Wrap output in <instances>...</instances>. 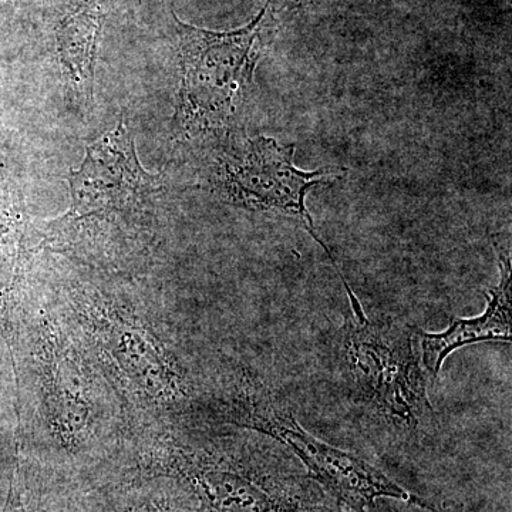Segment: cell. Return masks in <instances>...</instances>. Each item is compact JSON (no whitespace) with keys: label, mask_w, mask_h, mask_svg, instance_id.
Masks as SVG:
<instances>
[{"label":"cell","mask_w":512,"mask_h":512,"mask_svg":"<svg viewBox=\"0 0 512 512\" xmlns=\"http://www.w3.org/2000/svg\"><path fill=\"white\" fill-rule=\"evenodd\" d=\"M134 477L170 481L192 512H343L285 453L245 440L160 436Z\"/></svg>","instance_id":"1"},{"label":"cell","mask_w":512,"mask_h":512,"mask_svg":"<svg viewBox=\"0 0 512 512\" xmlns=\"http://www.w3.org/2000/svg\"><path fill=\"white\" fill-rule=\"evenodd\" d=\"M161 177L140 164L130 128L119 126L87 144L70 174L69 211L47 222L42 245L93 264L116 266L140 256L156 232Z\"/></svg>","instance_id":"2"},{"label":"cell","mask_w":512,"mask_h":512,"mask_svg":"<svg viewBox=\"0 0 512 512\" xmlns=\"http://www.w3.org/2000/svg\"><path fill=\"white\" fill-rule=\"evenodd\" d=\"M69 305L74 322L131 413L165 421L188 409L190 377L150 319L92 286L70 289Z\"/></svg>","instance_id":"3"},{"label":"cell","mask_w":512,"mask_h":512,"mask_svg":"<svg viewBox=\"0 0 512 512\" xmlns=\"http://www.w3.org/2000/svg\"><path fill=\"white\" fill-rule=\"evenodd\" d=\"M217 413L225 423L265 434L288 448L340 507L365 512L379 498L416 501L426 507L379 468L303 429L284 397L251 370H239L218 399Z\"/></svg>","instance_id":"4"},{"label":"cell","mask_w":512,"mask_h":512,"mask_svg":"<svg viewBox=\"0 0 512 512\" xmlns=\"http://www.w3.org/2000/svg\"><path fill=\"white\" fill-rule=\"evenodd\" d=\"M414 340L416 330L393 320L353 316L338 346L339 372L353 402L404 433L419 430L433 413Z\"/></svg>","instance_id":"5"},{"label":"cell","mask_w":512,"mask_h":512,"mask_svg":"<svg viewBox=\"0 0 512 512\" xmlns=\"http://www.w3.org/2000/svg\"><path fill=\"white\" fill-rule=\"evenodd\" d=\"M173 16L180 37L178 123L190 136L218 133L247 100L271 29V6L266 3L247 26L228 32L195 28Z\"/></svg>","instance_id":"6"},{"label":"cell","mask_w":512,"mask_h":512,"mask_svg":"<svg viewBox=\"0 0 512 512\" xmlns=\"http://www.w3.org/2000/svg\"><path fill=\"white\" fill-rule=\"evenodd\" d=\"M295 146L275 138L255 137L229 143L215 161L212 183L225 200L237 207L279 215L301 225L323 248L335 269V256L316 234L306 197L312 188L338 180L343 168L302 171L293 164Z\"/></svg>","instance_id":"7"},{"label":"cell","mask_w":512,"mask_h":512,"mask_svg":"<svg viewBox=\"0 0 512 512\" xmlns=\"http://www.w3.org/2000/svg\"><path fill=\"white\" fill-rule=\"evenodd\" d=\"M35 362L50 434L66 453H83L99 427V384L80 346L52 316L36 330Z\"/></svg>","instance_id":"8"},{"label":"cell","mask_w":512,"mask_h":512,"mask_svg":"<svg viewBox=\"0 0 512 512\" xmlns=\"http://www.w3.org/2000/svg\"><path fill=\"white\" fill-rule=\"evenodd\" d=\"M500 282L488 293L487 309L473 319H453L441 333L416 330L423 369L431 379L440 375L444 360L454 350L481 342H511V255L498 251Z\"/></svg>","instance_id":"9"},{"label":"cell","mask_w":512,"mask_h":512,"mask_svg":"<svg viewBox=\"0 0 512 512\" xmlns=\"http://www.w3.org/2000/svg\"><path fill=\"white\" fill-rule=\"evenodd\" d=\"M106 0H74L72 9L57 28L60 60L69 74L70 83L80 96H92L94 60Z\"/></svg>","instance_id":"10"},{"label":"cell","mask_w":512,"mask_h":512,"mask_svg":"<svg viewBox=\"0 0 512 512\" xmlns=\"http://www.w3.org/2000/svg\"><path fill=\"white\" fill-rule=\"evenodd\" d=\"M92 512H192L183 494L157 484V480L133 478L131 484L101 503Z\"/></svg>","instance_id":"11"},{"label":"cell","mask_w":512,"mask_h":512,"mask_svg":"<svg viewBox=\"0 0 512 512\" xmlns=\"http://www.w3.org/2000/svg\"><path fill=\"white\" fill-rule=\"evenodd\" d=\"M3 512H37L35 497H33L32 487L29 483L28 468L25 467L19 450L16 451L8 500H6L5 511Z\"/></svg>","instance_id":"12"}]
</instances>
